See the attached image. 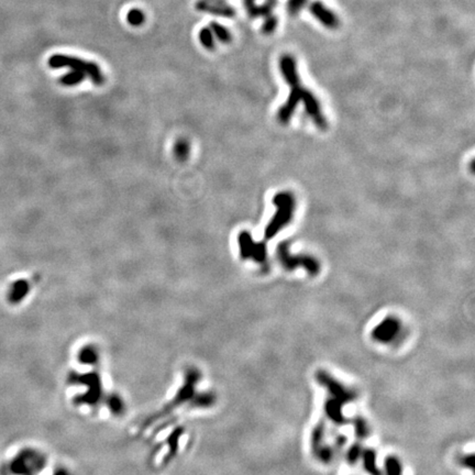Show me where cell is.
Instances as JSON below:
<instances>
[{"label":"cell","mask_w":475,"mask_h":475,"mask_svg":"<svg viewBox=\"0 0 475 475\" xmlns=\"http://www.w3.org/2000/svg\"><path fill=\"white\" fill-rule=\"evenodd\" d=\"M307 3L308 0H288L286 4L287 12L292 14V16H296V14H298L301 11Z\"/></svg>","instance_id":"23"},{"label":"cell","mask_w":475,"mask_h":475,"mask_svg":"<svg viewBox=\"0 0 475 475\" xmlns=\"http://www.w3.org/2000/svg\"><path fill=\"white\" fill-rule=\"evenodd\" d=\"M350 422L354 428L356 440L362 441V442L364 441L370 436V427H369V422L366 421V419L363 418L360 415H356L350 420Z\"/></svg>","instance_id":"15"},{"label":"cell","mask_w":475,"mask_h":475,"mask_svg":"<svg viewBox=\"0 0 475 475\" xmlns=\"http://www.w3.org/2000/svg\"><path fill=\"white\" fill-rule=\"evenodd\" d=\"M400 331H402V322L399 319L394 316H387L374 327L371 332V337L378 343L390 344L396 341Z\"/></svg>","instance_id":"8"},{"label":"cell","mask_w":475,"mask_h":475,"mask_svg":"<svg viewBox=\"0 0 475 475\" xmlns=\"http://www.w3.org/2000/svg\"><path fill=\"white\" fill-rule=\"evenodd\" d=\"M309 11L325 28L330 30L339 28L340 21L337 14L331 11L328 7H326L321 2H319V0H315V2L310 4Z\"/></svg>","instance_id":"9"},{"label":"cell","mask_w":475,"mask_h":475,"mask_svg":"<svg viewBox=\"0 0 475 475\" xmlns=\"http://www.w3.org/2000/svg\"><path fill=\"white\" fill-rule=\"evenodd\" d=\"M46 465V457L38 451L25 450L10 463L9 469L16 475H33Z\"/></svg>","instance_id":"6"},{"label":"cell","mask_w":475,"mask_h":475,"mask_svg":"<svg viewBox=\"0 0 475 475\" xmlns=\"http://www.w3.org/2000/svg\"><path fill=\"white\" fill-rule=\"evenodd\" d=\"M199 40H200V42H202V44L206 49L212 50L214 48L213 34L211 32L210 28H204V29L200 30Z\"/></svg>","instance_id":"21"},{"label":"cell","mask_w":475,"mask_h":475,"mask_svg":"<svg viewBox=\"0 0 475 475\" xmlns=\"http://www.w3.org/2000/svg\"><path fill=\"white\" fill-rule=\"evenodd\" d=\"M49 65L53 69L70 68L71 70L83 73L84 75L89 76L92 81L96 85H101L103 83V76L100 72L99 66L92 62H85L83 59L66 55H53L49 59Z\"/></svg>","instance_id":"5"},{"label":"cell","mask_w":475,"mask_h":475,"mask_svg":"<svg viewBox=\"0 0 475 475\" xmlns=\"http://www.w3.org/2000/svg\"><path fill=\"white\" fill-rule=\"evenodd\" d=\"M327 438V422L323 419L319 420L315 425L313 431L310 435V448L313 452L314 457L316 458L319 452L327 444L326 442Z\"/></svg>","instance_id":"12"},{"label":"cell","mask_w":475,"mask_h":475,"mask_svg":"<svg viewBox=\"0 0 475 475\" xmlns=\"http://www.w3.org/2000/svg\"><path fill=\"white\" fill-rule=\"evenodd\" d=\"M238 243L243 260H253L256 263L266 264L267 247L265 242H255L249 231H241L238 235Z\"/></svg>","instance_id":"7"},{"label":"cell","mask_w":475,"mask_h":475,"mask_svg":"<svg viewBox=\"0 0 475 475\" xmlns=\"http://www.w3.org/2000/svg\"><path fill=\"white\" fill-rule=\"evenodd\" d=\"M459 463L461 464L463 467H467V469H473L474 456L472 454L463 455V456H461V458H460Z\"/></svg>","instance_id":"26"},{"label":"cell","mask_w":475,"mask_h":475,"mask_svg":"<svg viewBox=\"0 0 475 475\" xmlns=\"http://www.w3.org/2000/svg\"><path fill=\"white\" fill-rule=\"evenodd\" d=\"M363 469L369 475H384L383 471L377 466V455L372 448H366L362 455Z\"/></svg>","instance_id":"14"},{"label":"cell","mask_w":475,"mask_h":475,"mask_svg":"<svg viewBox=\"0 0 475 475\" xmlns=\"http://www.w3.org/2000/svg\"><path fill=\"white\" fill-rule=\"evenodd\" d=\"M277 26H278L277 17L274 16V14H270V16L265 17V20L263 22V26H262V32L264 34H266V35H270L274 31H275Z\"/></svg>","instance_id":"22"},{"label":"cell","mask_w":475,"mask_h":475,"mask_svg":"<svg viewBox=\"0 0 475 475\" xmlns=\"http://www.w3.org/2000/svg\"><path fill=\"white\" fill-rule=\"evenodd\" d=\"M285 81L291 87V92H289L288 98L284 105L278 109V121L283 124L288 123L297 106H298V103L303 102L307 115L317 125V128L320 130H326L328 128V121H327L326 117L322 114L320 102H319L316 96L309 89H306L301 85L299 74L285 78Z\"/></svg>","instance_id":"1"},{"label":"cell","mask_w":475,"mask_h":475,"mask_svg":"<svg viewBox=\"0 0 475 475\" xmlns=\"http://www.w3.org/2000/svg\"><path fill=\"white\" fill-rule=\"evenodd\" d=\"M277 260L279 264L284 267L286 271H295L296 269L305 270L310 276H317L320 272V264L318 260L307 254H292L289 251V246L286 241L280 242L276 250Z\"/></svg>","instance_id":"3"},{"label":"cell","mask_w":475,"mask_h":475,"mask_svg":"<svg viewBox=\"0 0 475 475\" xmlns=\"http://www.w3.org/2000/svg\"><path fill=\"white\" fill-rule=\"evenodd\" d=\"M128 22L132 26H140L144 22V13L139 9H132L128 12Z\"/></svg>","instance_id":"24"},{"label":"cell","mask_w":475,"mask_h":475,"mask_svg":"<svg viewBox=\"0 0 475 475\" xmlns=\"http://www.w3.org/2000/svg\"><path fill=\"white\" fill-rule=\"evenodd\" d=\"M84 78H85V75L83 73L72 71L61 78V83L65 86H74V85L81 83V81L84 80Z\"/></svg>","instance_id":"20"},{"label":"cell","mask_w":475,"mask_h":475,"mask_svg":"<svg viewBox=\"0 0 475 475\" xmlns=\"http://www.w3.org/2000/svg\"><path fill=\"white\" fill-rule=\"evenodd\" d=\"M384 475H403L402 461L396 456H388L384 460Z\"/></svg>","instance_id":"16"},{"label":"cell","mask_w":475,"mask_h":475,"mask_svg":"<svg viewBox=\"0 0 475 475\" xmlns=\"http://www.w3.org/2000/svg\"><path fill=\"white\" fill-rule=\"evenodd\" d=\"M30 292V283L26 279H19L13 282L12 285L9 288L8 293V300L9 303L16 305V304L21 303L24 300L25 297Z\"/></svg>","instance_id":"13"},{"label":"cell","mask_w":475,"mask_h":475,"mask_svg":"<svg viewBox=\"0 0 475 475\" xmlns=\"http://www.w3.org/2000/svg\"><path fill=\"white\" fill-rule=\"evenodd\" d=\"M333 440H335V442H333V444H332V448L335 449L336 454H337V452H340L341 450L344 448V445L348 442V437L342 435V434H337L336 437H335V439H333Z\"/></svg>","instance_id":"25"},{"label":"cell","mask_w":475,"mask_h":475,"mask_svg":"<svg viewBox=\"0 0 475 475\" xmlns=\"http://www.w3.org/2000/svg\"><path fill=\"white\" fill-rule=\"evenodd\" d=\"M343 407L342 403L338 402L337 399L328 397L323 403V413L327 420L331 421L333 425L338 427H342L348 425L350 420H349L344 414H343Z\"/></svg>","instance_id":"10"},{"label":"cell","mask_w":475,"mask_h":475,"mask_svg":"<svg viewBox=\"0 0 475 475\" xmlns=\"http://www.w3.org/2000/svg\"><path fill=\"white\" fill-rule=\"evenodd\" d=\"M316 382L328 393L329 397L337 399L344 406L355 402L358 399V393L353 388L348 387L347 385L341 383L336 377H333L329 372L325 370H318L315 373Z\"/></svg>","instance_id":"4"},{"label":"cell","mask_w":475,"mask_h":475,"mask_svg":"<svg viewBox=\"0 0 475 475\" xmlns=\"http://www.w3.org/2000/svg\"><path fill=\"white\" fill-rule=\"evenodd\" d=\"M196 7L198 10L211 12L228 18H231L235 14L231 7L228 6L225 2H220V0H200Z\"/></svg>","instance_id":"11"},{"label":"cell","mask_w":475,"mask_h":475,"mask_svg":"<svg viewBox=\"0 0 475 475\" xmlns=\"http://www.w3.org/2000/svg\"><path fill=\"white\" fill-rule=\"evenodd\" d=\"M363 451H364V447H363L362 441L356 440L355 442H353L347 451V462L351 466L358 464L359 461H361Z\"/></svg>","instance_id":"17"},{"label":"cell","mask_w":475,"mask_h":475,"mask_svg":"<svg viewBox=\"0 0 475 475\" xmlns=\"http://www.w3.org/2000/svg\"><path fill=\"white\" fill-rule=\"evenodd\" d=\"M174 154L177 160L185 161L189 155V144L186 140L180 139L174 145Z\"/></svg>","instance_id":"19"},{"label":"cell","mask_w":475,"mask_h":475,"mask_svg":"<svg viewBox=\"0 0 475 475\" xmlns=\"http://www.w3.org/2000/svg\"><path fill=\"white\" fill-rule=\"evenodd\" d=\"M210 30H211L212 34L216 35V38L218 40H220L221 42L228 43V42L231 41V33H230L229 30L227 28H225L224 26H221L219 24H216V22H213V24H211V26H210Z\"/></svg>","instance_id":"18"},{"label":"cell","mask_w":475,"mask_h":475,"mask_svg":"<svg viewBox=\"0 0 475 475\" xmlns=\"http://www.w3.org/2000/svg\"><path fill=\"white\" fill-rule=\"evenodd\" d=\"M272 203L277 210L265 228L264 236L266 240L273 239L292 221L296 205L295 197L289 191L277 192L276 195H274Z\"/></svg>","instance_id":"2"}]
</instances>
